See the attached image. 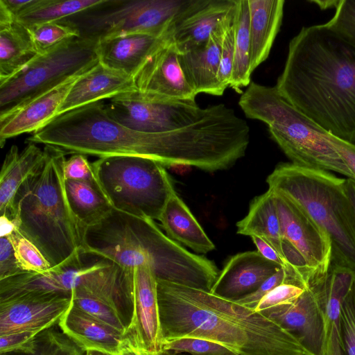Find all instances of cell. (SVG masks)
<instances>
[{"mask_svg": "<svg viewBox=\"0 0 355 355\" xmlns=\"http://www.w3.org/2000/svg\"><path fill=\"white\" fill-rule=\"evenodd\" d=\"M275 87L324 130L355 145V48L324 24L302 27L291 39Z\"/></svg>", "mask_w": 355, "mask_h": 355, "instance_id": "obj_1", "label": "cell"}, {"mask_svg": "<svg viewBox=\"0 0 355 355\" xmlns=\"http://www.w3.org/2000/svg\"><path fill=\"white\" fill-rule=\"evenodd\" d=\"M157 281L164 341L201 338L236 355H311L288 331L253 309L209 291Z\"/></svg>", "mask_w": 355, "mask_h": 355, "instance_id": "obj_2", "label": "cell"}, {"mask_svg": "<svg viewBox=\"0 0 355 355\" xmlns=\"http://www.w3.org/2000/svg\"><path fill=\"white\" fill-rule=\"evenodd\" d=\"M44 149V163L15 196L10 220L54 268L81 252L84 228L66 197V154L49 146Z\"/></svg>", "mask_w": 355, "mask_h": 355, "instance_id": "obj_3", "label": "cell"}, {"mask_svg": "<svg viewBox=\"0 0 355 355\" xmlns=\"http://www.w3.org/2000/svg\"><path fill=\"white\" fill-rule=\"evenodd\" d=\"M266 182L268 189L300 206L327 234L331 264L355 271V225L345 178L291 162L279 164Z\"/></svg>", "mask_w": 355, "mask_h": 355, "instance_id": "obj_4", "label": "cell"}, {"mask_svg": "<svg viewBox=\"0 0 355 355\" xmlns=\"http://www.w3.org/2000/svg\"><path fill=\"white\" fill-rule=\"evenodd\" d=\"M239 105L246 117L265 123L272 139L297 166L354 177L329 133L287 101L276 87L251 82Z\"/></svg>", "mask_w": 355, "mask_h": 355, "instance_id": "obj_5", "label": "cell"}, {"mask_svg": "<svg viewBox=\"0 0 355 355\" xmlns=\"http://www.w3.org/2000/svg\"><path fill=\"white\" fill-rule=\"evenodd\" d=\"M98 182L114 210L159 220L175 192L165 166L138 156H110L92 163Z\"/></svg>", "mask_w": 355, "mask_h": 355, "instance_id": "obj_6", "label": "cell"}, {"mask_svg": "<svg viewBox=\"0 0 355 355\" xmlns=\"http://www.w3.org/2000/svg\"><path fill=\"white\" fill-rule=\"evenodd\" d=\"M98 40L77 37L39 54L18 73L0 83V117L53 89L83 74L98 62Z\"/></svg>", "mask_w": 355, "mask_h": 355, "instance_id": "obj_7", "label": "cell"}, {"mask_svg": "<svg viewBox=\"0 0 355 355\" xmlns=\"http://www.w3.org/2000/svg\"><path fill=\"white\" fill-rule=\"evenodd\" d=\"M188 1L103 0L62 21L75 27L80 36L98 40L137 33L161 36Z\"/></svg>", "mask_w": 355, "mask_h": 355, "instance_id": "obj_8", "label": "cell"}, {"mask_svg": "<svg viewBox=\"0 0 355 355\" xmlns=\"http://www.w3.org/2000/svg\"><path fill=\"white\" fill-rule=\"evenodd\" d=\"M108 100L105 108L110 118L144 133L165 132L188 125L200 119L206 111L193 100H155L137 90Z\"/></svg>", "mask_w": 355, "mask_h": 355, "instance_id": "obj_9", "label": "cell"}, {"mask_svg": "<svg viewBox=\"0 0 355 355\" xmlns=\"http://www.w3.org/2000/svg\"><path fill=\"white\" fill-rule=\"evenodd\" d=\"M178 55L165 32L132 76L135 89L155 100L196 101L197 94L185 79Z\"/></svg>", "mask_w": 355, "mask_h": 355, "instance_id": "obj_10", "label": "cell"}, {"mask_svg": "<svg viewBox=\"0 0 355 355\" xmlns=\"http://www.w3.org/2000/svg\"><path fill=\"white\" fill-rule=\"evenodd\" d=\"M288 331L311 355H324L327 343L322 276L292 304L263 313Z\"/></svg>", "mask_w": 355, "mask_h": 355, "instance_id": "obj_11", "label": "cell"}, {"mask_svg": "<svg viewBox=\"0 0 355 355\" xmlns=\"http://www.w3.org/2000/svg\"><path fill=\"white\" fill-rule=\"evenodd\" d=\"M272 191L283 239L298 252L314 276L321 277L331 263L329 236L300 206L283 194Z\"/></svg>", "mask_w": 355, "mask_h": 355, "instance_id": "obj_12", "label": "cell"}, {"mask_svg": "<svg viewBox=\"0 0 355 355\" xmlns=\"http://www.w3.org/2000/svg\"><path fill=\"white\" fill-rule=\"evenodd\" d=\"M127 275L132 302L130 334L146 355L162 352V336L157 281L148 265L121 269Z\"/></svg>", "mask_w": 355, "mask_h": 355, "instance_id": "obj_13", "label": "cell"}, {"mask_svg": "<svg viewBox=\"0 0 355 355\" xmlns=\"http://www.w3.org/2000/svg\"><path fill=\"white\" fill-rule=\"evenodd\" d=\"M71 295L28 294L0 300V335L51 328L69 309Z\"/></svg>", "mask_w": 355, "mask_h": 355, "instance_id": "obj_14", "label": "cell"}, {"mask_svg": "<svg viewBox=\"0 0 355 355\" xmlns=\"http://www.w3.org/2000/svg\"><path fill=\"white\" fill-rule=\"evenodd\" d=\"M236 4V0H189L170 24L166 35L179 53L202 46Z\"/></svg>", "mask_w": 355, "mask_h": 355, "instance_id": "obj_15", "label": "cell"}, {"mask_svg": "<svg viewBox=\"0 0 355 355\" xmlns=\"http://www.w3.org/2000/svg\"><path fill=\"white\" fill-rule=\"evenodd\" d=\"M282 266L270 261L258 251H248L232 256L225 263L210 293L236 301L256 290Z\"/></svg>", "mask_w": 355, "mask_h": 355, "instance_id": "obj_16", "label": "cell"}, {"mask_svg": "<svg viewBox=\"0 0 355 355\" xmlns=\"http://www.w3.org/2000/svg\"><path fill=\"white\" fill-rule=\"evenodd\" d=\"M82 75L69 78L8 115L0 117L1 147L7 139L24 133H34L57 116L70 89Z\"/></svg>", "mask_w": 355, "mask_h": 355, "instance_id": "obj_17", "label": "cell"}, {"mask_svg": "<svg viewBox=\"0 0 355 355\" xmlns=\"http://www.w3.org/2000/svg\"><path fill=\"white\" fill-rule=\"evenodd\" d=\"M235 8L205 44L179 53V63L185 79L197 95L205 93L222 96L225 92L218 81V73L226 26Z\"/></svg>", "mask_w": 355, "mask_h": 355, "instance_id": "obj_18", "label": "cell"}, {"mask_svg": "<svg viewBox=\"0 0 355 355\" xmlns=\"http://www.w3.org/2000/svg\"><path fill=\"white\" fill-rule=\"evenodd\" d=\"M132 77L99 62L74 83L57 116L83 106L135 91Z\"/></svg>", "mask_w": 355, "mask_h": 355, "instance_id": "obj_19", "label": "cell"}, {"mask_svg": "<svg viewBox=\"0 0 355 355\" xmlns=\"http://www.w3.org/2000/svg\"><path fill=\"white\" fill-rule=\"evenodd\" d=\"M58 326L85 351L102 350L117 355L127 336L81 311L72 302L60 319Z\"/></svg>", "mask_w": 355, "mask_h": 355, "instance_id": "obj_20", "label": "cell"}, {"mask_svg": "<svg viewBox=\"0 0 355 355\" xmlns=\"http://www.w3.org/2000/svg\"><path fill=\"white\" fill-rule=\"evenodd\" d=\"M161 36L137 33L98 40V62L132 77Z\"/></svg>", "mask_w": 355, "mask_h": 355, "instance_id": "obj_21", "label": "cell"}, {"mask_svg": "<svg viewBox=\"0 0 355 355\" xmlns=\"http://www.w3.org/2000/svg\"><path fill=\"white\" fill-rule=\"evenodd\" d=\"M250 40V71L268 57L280 29L284 0H248Z\"/></svg>", "mask_w": 355, "mask_h": 355, "instance_id": "obj_22", "label": "cell"}, {"mask_svg": "<svg viewBox=\"0 0 355 355\" xmlns=\"http://www.w3.org/2000/svg\"><path fill=\"white\" fill-rule=\"evenodd\" d=\"M39 55L28 29L0 5V83Z\"/></svg>", "mask_w": 355, "mask_h": 355, "instance_id": "obj_23", "label": "cell"}, {"mask_svg": "<svg viewBox=\"0 0 355 355\" xmlns=\"http://www.w3.org/2000/svg\"><path fill=\"white\" fill-rule=\"evenodd\" d=\"M44 149L28 143L19 151L15 145L6 155L0 173V212L10 219L15 196L22 183L44 163Z\"/></svg>", "mask_w": 355, "mask_h": 355, "instance_id": "obj_24", "label": "cell"}, {"mask_svg": "<svg viewBox=\"0 0 355 355\" xmlns=\"http://www.w3.org/2000/svg\"><path fill=\"white\" fill-rule=\"evenodd\" d=\"M166 235L198 253H207L215 245L187 205L175 191L170 196L159 218Z\"/></svg>", "mask_w": 355, "mask_h": 355, "instance_id": "obj_25", "label": "cell"}, {"mask_svg": "<svg viewBox=\"0 0 355 355\" xmlns=\"http://www.w3.org/2000/svg\"><path fill=\"white\" fill-rule=\"evenodd\" d=\"M236 227L237 234L257 236L265 240L285 262L282 253L283 238L280 223L271 189H268L266 192L252 200L248 214L236 223Z\"/></svg>", "mask_w": 355, "mask_h": 355, "instance_id": "obj_26", "label": "cell"}, {"mask_svg": "<svg viewBox=\"0 0 355 355\" xmlns=\"http://www.w3.org/2000/svg\"><path fill=\"white\" fill-rule=\"evenodd\" d=\"M64 189L69 208L83 228L97 224L114 209L98 183L65 180Z\"/></svg>", "mask_w": 355, "mask_h": 355, "instance_id": "obj_27", "label": "cell"}, {"mask_svg": "<svg viewBox=\"0 0 355 355\" xmlns=\"http://www.w3.org/2000/svg\"><path fill=\"white\" fill-rule=\"evenodd\" d=\"M250 40L248 0H237L235 14L234 64L230 86L238 93L251 83Z\"/></svg>", "mask_w": 355, "mask_h": 355, "instance_id": "obj_28", "label": "cell"}, {"mask_svg": "<svg viewBox=\"0 0 355 355\" xmlns=\"http://www.w3.org/2000/svg\"><path fill=\"white\" fill-rule=\"evenodd\" d=\"M103 0H34L16 19L26 28L60 21L103 2Z\"/></svg>", "mask_w": 355, "mask_h": 355, "instance_id": "obj_29", "label": "cell"}, {"mask_svg": "<svg viewBox=\"0 0 355 355\" xmlns=\"http://www.w3.org/2000/svg\"><path fill=\"white\" fill-rule=\"evenodd\" d=\"M73 304L93 318L116 329L129 334V327L121 315L107 302L80 291L71 292Z\"/></svg>", "mask_w": 355, "mask_h": 355, "instance_id": "obj_30", "label": "cell"}, {"mask_svg": "<svg viewBox=\"0 0 355 355\" xmlns=\"http://www.w3.org/2000/svg\"><path fill=\"white\" fill-rule=\"evenodd\" d=\"M27 28L39 54H43L71 39L80 37L75 27L62 20Z\"/></svg>", "mask_w": 355, "mask_h": 355, "instance_id": "obj_31", "label": "cell"}, {"mask_svg": "<svg viewBox=\"0 0 355 355\" xmlns=\"http://www.w3.org/2000/svg\"><path fill=\"white\" fill-rule=\"evenodd\" d=\"M6 236L12 244L18 264L24 272L40 274L52 268L41 251L17 227Z\"/></svg>", "mask_w": 355, "mask_h": 355, "instance_id": "obj_32", "label": "cell"}, {"mask_svg": "<svg viewBox=\"0 0 355 355\" xmlns=\"http://www.w3.org/2000/svg\"><path fill=\"white\" fill-rule=\"evenodd\" d=\"M162 352L190 355H236L218 343L196 338H180L163 343Z\"/></svg>", "mask_w": 355, "mask_h": 355, "instance_id": "obj_33", "label": "cell"}, {"mask_svg": "<svg viewBox=\"0 0 355 355\" xmlns=\"http://www.w3.org/2000/svg\"><path fill=\"white\" fill-rule=\"evenodd\" d=\"M35 355H85V351L62 331L51 327L38 336Z\"/></svg>", "mask_w": 355, "mask_h": 355, "instance_id": "obj_34", "label": "cell"}, {"mask_svg": "<svg viewBox=\"0 0 355 355\" xmlns=\"http://www.w3.org/2000/svg\"><path fill=\"white\" fill-rule=\"evenodd\" d=\"M335 10L332 18L324 24L355 48V0H339Z\"/></svg>", "mask_w": 355, "mask_h": 355, "instance_id": "obj_35", "label": "cell"}, {"mask_svg": "<svg viewBox=\"0 0 355 355\" xmlns=\"http://www.w3.org/2000/svg\"><path fill=\"white\" fill-rule=\"evenodd\" d=\"M311 284L286 282L266 294L254 309L261 313L293 304Z\"/></svg>", "mask_w": 355, "mask_h": 355, "instance_id": "obj_36", "label": "cell"}, {"mask_svg": "<svg viewBox=\"0 0 355 355\" xmlns=\"http://www.w3.org/2000/svg\"><path fill=\"white\" fill-rule=\"evenodd\" d=\"M42 331L28 329L0 335V353H23L35 355L37 349V338Z\"/></svg>", "mask_w": 355, "mask_h": 355, "instance_id": "obj_37", "label": "cell"}, {"mask_svg": "<svg viewBox=\"0 0 355 355\" xmlns=\"http://www.w3.org/2000/svg\"><path fill=\"white\" fill-rule=\"evenodd\" d=\"M286 282L311 284V282L281 268L277 272L265 280L254 292L235 301L248 308L254 309L259 302L272 289Z\"/></svg>", "mask_w": 355, "mask_h": 355, "instance_id": "obj_38", "label": "cell"}, {"mask_svg": "<svg viewBox=\"0 0 355 355\" xmlns=\"http://www.w3.org/2000/svg\"><path fill=\"white\" fill-rule=\"evenodd\" d=\"M235 14L236 8L228 21L222 44L218 79L224 91L230 86L233 69L235 41Z\"/></svg>", "mask_w": 355, "mask_h": 355, "instance_id": "obj_39", "label": "cell"}, {"mask_svg": "<svg viewBox=\"0 0 355 355\" xmlns=\"http://www.w3.org/2000/svg\"><path fill=\"white\" fill-rule=\"evenodd\" d=\"M338 334L341 354L355 355V320L345 299L341 305Z\"/></svg>", "mask_w": 355, "mask_h": 355, "instance_id": "obj_40", "label": "cell"}, {"mask_svg": "<svg viewBox=\"0 0 355 355\" xmlns=\"http://www.w3.org/2000/svg\"><path fill=\"white\" fill-rule=\"evenodd\" d=\"M65 180L84 181L98 183L92 163L86 155L73 154L66 159L64 166Z\"/></svg>", "mask_w": 355, "mask_h": 355, "instance_id": "obj_41", "label": "cell"}, {"mask_svg": "<svg viewBox=\"0 0 355 355\" xmlns=\"http://www.w3.org/2000/svg\"><path fill=\"white\" fill-rule=\"evenodd\" d=\"M22 272L11 241L8 236H0V280Z\"/></svg>", "mask_w": 355, "mask_h": 355, "instance_id": "obj_42", "label": "cell"}, {"mask_svg": "<svg viewBox=\"0 0 355 355\" xmlns=\"http://www.w3.org/2000/svg\"><path fill=\"white\" fill-rule=\"evenodd\" d=\"M328 139L355 178V145L341 140L331 134L329 135Z\"/></svg>", "mask_w": 355, "mask_h": 355, "instance_id": "obj_43", "label": "cell"}, {"mask_svg": "<svg viewBox=\"0 0 355 355\" xmlns=\"http://www.w3.org/2000/svg\"><path fill=\"white\" fill-rule=\"evenodd\" d=\"M250 237L256 245L257 251L261 256L270 261L282 266L286 270L287 269L285 262L271 245L259 236H252Z\"/></svg>", "mask_w": 355, "mask_h": 355, "instance_id": "obj_44", "label": "cell"}, {"mask_svg": "<svg viewBox=\"0 0 355 355\" xmlns=\"http://www.w3.org/2000/svg\"><path fill=\"white\" fill-rule=\"evenodd\" d=\"M34 0H0V5L15 18L27 7L31 6Z\"/></svg>", "mask_w": 355, "mask_h": 355, "instance_id": "obj_45", "label": "cell"}, {"mask_svg": "<svg viewBox=\"0 0 355 355\" xmlns=\"http://www.w3.org/2000/svg\"><path fill=\"white\" fill-rule=\"evenodd\" d=\"M117 355H146L135 343L130 334H128L121 343Z\"/></svg>", "mask_w": 355, "mask_h": 355, "instance_id": "obj_46", "label": "cell"}, {"mask_svg": "<svg viewBox=\"0 0 355 355\" xmlns=\"http://www.w3.org/2000/svg\"><path fill=\"white\" fill-rule=\"evenodd\" d=\"M345 191L349 200L355 225V180L349 178H345Z\"/></svg>", "mask_w": 355, "mask_h": 355, "instance_id": "obj_47", "label": "cell"}, {"mask_svg": "<svg viewBox=\"0 0 355 355\" xmlns=\"http://www.w3.org/2000/svg\"><path fill=\"white\" fill-rule=\"evenodd\" d=\"M0 224L1 236H8L16 227L12 220L3 215H1Z\"/></svg>", "mask_w": 355, "mask_h": 355, "instance_id": "obj_48", "label": "cell"}, {"mask_svg": "<svg viewBox=\"0 0 355 355\" xmlns=\"http://www.w3.org/2000/svg\"><path fill=\"white\" fill-rule=\"evenodd\" d=\"M345 300L347 301L351 309L353 318L355 320V271L354 275V279L350 289L345 297Z\"/></svg>", "mask_w": 355, "mask_h": 355, "instance_id": "obj_49", "label": "cell"}, {"mask_svg": "<svg viewBox=\"0 0 355 355\" xmlns=\"http://www.w3.org/2000/svg\"><path fill=\"white\" fill-rule=\"evenodd\" d=\"M310 2L317 4L322 10H326L331 8H336L339 0L310 1Z\"/></svg>", "mask_w": 355, "mask_h": 355, "instance_id": "obj_50", "label": "cell"}, {"mask_svg": "<svg viewBox=\"0 0 355 355\" xmlns=\"http://www.w3.org/2000/svg\"><path fill=\"white\" fill-rule=\"evenodd\" d=\"M85 355H116L110 352L102 350L90 349L85 351Z\"/></svg>", "mask_w": 355, "mask_h": 355, "instance_id": "obj_51", "label": "cell"}, {"mask_svg": "<svg viewBox=\"0 0 355 355\" xmlns=\"http://www.w3.org/2000/svg\"><path fill=\"white\" fill-rule=\"evenodd\" d=\"M157 355H185V354H175V353H173V352H161L160 354H159Z\"/></svg>", "mask_w": 355, "mask_h": 355, "instance_id": "obj_52", "label": "cell"}]
</instances>
